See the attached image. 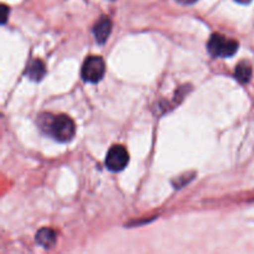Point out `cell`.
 Returning a JSON list of instances; mask_svg holds the SVG:
<instances>
[{"label": "cell", "instance_id": "1", "mask_svg": "<svg viewBox=\"0 0 254 254\" xmlns=\"http://www.w3.org/2000/svg\"><path fill=\"white\" fill-rule=\"evenodd\" d=\"M39 127L55 140L61 143L72 140L76 133L74 122L66 114H41L39 118Z\"/></svg>", "mask_w": 254, "mask_h": 254}, {"label": "cell", "instance_id": "2", "mask_svg": "<svg viewBox=\"0 0 254 254\" xmlns=\"http://www.w3.org/2000/svg\"><path fill=\"white\" fill-rule=\"evenodd\" d=\"M238 42L227 39L222 34H213L207 42V50L213 57H232L237 52Z\"/></svg>", "mask_w": 254, "mask_h": 254}, {"label": "cell", "instance_id": "3", "mask_svg": "<svg viewBox=\"0 0 254 254\" xmlns=\"http://www.w3.org/2000/svg\"><path fill=\"white\" fill-rule=\"evenodd\" d=\"M104 73H106V64H104L103 59L99 56H89L87 57L84 61L83 66H82V78L86 82H91V83H97L103 78Z\"/></svg>", "mask_w": 254, "mask_h": 254}, {"label": "cell", "instance_id": "4", "mask_svg": "<svg viewBox=\"0 0 254 254\" xmlns=\"http://www.w3.org/2000/svg\"><path fill=\"white\" fill-rule=\"evenodd\" d=\"M129 163V154L124 146L113 145L106 158V165L111 171H122Z\"/></svg>", "mask_w": 254, "mask_h": 254}, {"label": "cell", "instance_id": "5", "mask_svg": "<svg viewBox=\"0 0 254 254\" xmlns=\"http://www.w3.org/2000/svg\"><path fill=\"white\" fill-rule=\"evenodd\" d=\"M112 32V20L107 16H102L93 26V34L97 42L104 44Z\"/></svg>", "mask_w": 254, "mask_h": 254}, {"label": "cell", "instance_id": "6", "mask_svg": "<svg viewBox=\"0 0 254 254\" xmlns=\"http://www.w3.org/2000/svg\"><path fill=\"white\" fill-rule=\"evenodd\" d=\"M46 73V67L45 64L39 59L31 60L26 67V76L32 81H41Z\"/></svg>", "mask_w": 254, "mask_h": 254}, {"label": "cell", "instance_id": "7", "mask_svg": "<svg viewBox=\"0 0 254 254\" xmlns=\"http://www.w3.org/2000/svg\"><path fill=\"white\" fill-rule=\"evenodd\" d=\"M35 240H36L37 245L49 250V248L54 247L55 243H56V232L51 230V228L44 227L40 231H37Z\"/></svg>", "mask_w": 254, "mask_h": 254}, {"label": "cell", "instance_id": "8", "mask_svg": "<svg viewBox=\"0 0 254 254\" xmlns=\"http://www.w3.org/2000/svg\"><path fill=\"white\" fill-rule=\"evenodd\" d=\"M235 77L241 83H248L252 78V66L250 62L241 61L235 69Z\"/></svg>", "mask_w": 254, "mask_h": 254}, {"label": "cell", "instance_id": "9", "mask_svg": "<svg viewBox=\"0 0 254 254\" xmlns=\"http://www.w3.org/2000/svg\"><path fill=\"white\" fill-rule=\"evenodd\" d=\"M178 1L181 2V4L189 5V4H193V2L197 1V0H178Z\"/></svg>", "mask_w": 254, "mask_h": 254}, {"label": "cell", "instance_id": "10", "mask_svg": "<svg viewBox=\"0 0 254 254\" xmlns=\"http://www.w3.org/2000/svg\"><path fill=\"white\" fill-rule=\"evenodd\" d=\"M6 16H7V7L4 5V20H2V24H5V21H6Z\"/></svg>", "mask_w": 254, "mask_h": 254}]
</instances>
